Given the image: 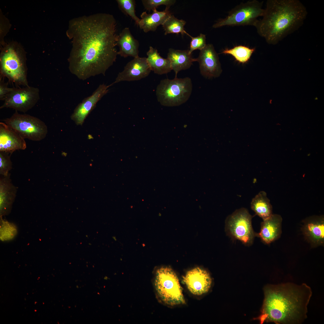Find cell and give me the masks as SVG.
<instances>
[{
	"instance_id": "obj_24",
	"label": "cell",
	"mask_w": 324,
	"mask_h": 324,
	"mask_svg": "<svg viewBox=\"0 0 324 324\" xmlns=\"http://www.w3.org/2000/svg\"><path fill=\"white\" fill-rule=\"evenodd\" d=\"M255 50L254 48H250L245 46L238 45L231 49H226L221 53L230 55L237 61L244 64L249 61Z\"/></svg>"
},
{
	"instance_id": "obj_27",
	"label": "cell",
	"mask_w": 324,
	"mask_h": 324,
	"mask_svg": "<svg viewBox=\"0 0 324 324\" xmlns=\"http://www.w3.org/2000/svg\"><path fill=\"white\" fill-rule=\"evenodd\" d=\"M17 233L16 226L13 224L2 220L0 226V239L6 241L13 239Z\"/></svg>"
},
{
	"instance_id": "obj_1",
	"label": "cell",
	"mask_w": 324,
	"mask_h": 324,
	"mask_svg": "<svg viewBox=\"0 0 324 324\" xmlns=\"http://www.w3.org/2000/svg\"><path fill=\"white\" fill-rule=\"evenodd\" d=\"M117 28L115 19L109 14L96 13L70 20L66 33L72 46L68 59L70 71L83 80L105 75L118 55Z\"/></svg>"
},
{
	"instance_id": "obj_8",
	"label": "cell",
	"mask_w": 324,
	"mask_h": 324,
	"mask_svg": "<svg viewBox=\"0 0 324 324\" xmlns=\"http://www.w3.org/2000/svg\"><path fill=\"white\" fill-rule=\"evenodd\" d=\"M2 121L25 139L34 141L44 139L48 133L45 123L39 118L28 114H21L15 111L10 118Z\"/></svg>"
},
{
	"instance_id": "obj_15",
	"label": "cell",
	"mask_w": 324,
	"mask_h": 324,
	"mask_svg": "<svg viewBox=\"0 0 324 324\" xmlns=\"http://www.w3.org/2000/svg\"><path fill=\"white\" fill-rule=\"evenodd\" d=\"M26 148L24 138L4 122H0V152L11 154L16 150Z\"/></svg>"
},
{
	"instance_id": "obj_28",
	"label": "cell",
	"mask_w": 324,
	"mask_h": 324,
	"mask_svg": "<svg viewBox=\"0 0 324 324\" xmlns=\"http://www.w3.org/2000/svg\"><path fill=\"white\" fill-rule=\"evenodd\" d=\"M175 0H142L141 2L145 8L150 12L156 9L160 5H164L166 6V9L169 10L170 7L173 5L176 2Z\"/></svg>"
},
{
	"instance_id": "obj_11",
	"label": "cell",
	"mask_w": 324,
	"mask_h": 324,
	"mask_svg": "<svg viewBox=\"0 0 324 324\" xmlns=\"http://www.w3.org/2000/svg\"><path fill=\"white\" fill-rule=\"evenodd\" d=\"M183 280L188 290L192 294L198 296L207 293L212 283V279L209 273L199 267L188 271L183 277Z\"/></svg>"
},
{
	"instance_id": "obj_17",
	"label": "cell",
	"mask_w": 324,
	"mask_h": 324,
	"mask_svg": "<svg viewBox=\"0 0 324 324\" xmlns=\"http://www.w3.org/2000/svg\"><path fill=\"white\" fill-rule=\"evenodd\" d=\"M282 218L277 214H272L263 220L258 236L266 244H269L278 238L281 233Z\"/></svg>"
},
{
	"instance_id": "obj_5",
	"label": "cell",
	"mask_w": 324,
	"mask_h": 324,
	"mask_svg": "<svg viewBox=\"0 0 324 324\" xmlns=\"http://www.w3.org/2000/svg\"><path fill=\"white\" fill-rule=\"evenodd\" d=\"M25 54L12 46L7 47L1 52L0 58V77L6 78L16 87L28 86Z\"/></svg>"
},
{
	"instance_id": "obj_26",
	"label": "cell",
	"mask_w": 324,
	"mask_h": 324,
	"mask_svg": "<svg viewBox=\"0 0 324 324\" xmlns=\"http://www.w3.org/2000/svg\"><path fill=\"white\" fill-rule=\"evenodd\" d=\"M119 9L124 14L129 16L138 25L140 19L136 15L135 13V1L134 0H116Z\"/></svg>"
},
{
	"instance_id": "obj_6",
	"label": "cell",
	"mask_w": 324,
	"mask_h": 324,
	"mask_svg": "<svg viewBox=\"0 0 324 324\" xmlns=\"http://www.w3.org/2000/svg\"><path fill=\"white\" fill-rule=\"evenodd\" d=\"M193 86L191 79L175 77L162 80L157 86L156 94L157 100L162 105L178 106L186 102L192 93Z\"/></svg>"
},
{
	"instance_id": "obj_20",
	"label": "cell",
	"mask_w": 324,
	"mask_h": 324,
	"mask_svg": "<svg viewBox=\"0 0 324 324\" xmlns=\"http://www.w3.org/2000/svg\"><path fill=\"white\" fill-rule=\"evenodd\" d=\"M303 231L306 238L314 245H322L324 242V221L320 217L309 219L305 223Z\"/></svg>"
},
{
	"instance_id": "obj_18",
	"label": "cell",
	"mask_w": 324,
	"mask_h": 324,
	"mask_svg": "<svg viewBox=\"0 0 324 324\" xmlns=\"http://www.w3.org/2000/svg\"><path fill=\"white\" fill-rule=\"evenodd\" d=\"M10 175L0 178L1 217L9 213L16 197V188L11 182Z\"/></svg>"
},
{
	"instance_id": "obj_12",
	"label": "cell",
	"mask_w": 324,
	"mask_h": 324,
	"mask_svg": "<svg viewBox=\"0 0 324 324\" xmlns=\"http://www.w3.org/2000/svg\"><path fill=\"white\" fill-rule=\"evenodd\" d=\"M196 61L198 62L201 74L207 78L219 76L222 72L218 54L212 44H207L200 50Z\"/></svg>"
},
{
	"instance_id": "obj_3",
	"label": "cell",
	"mask_w": 324,
	"mask_h": 324,
	"mask_svg": "<svg viewBox=\"0 0 324 324\" xmlns=\"http://www.w3.org/2000/svg\"><path fill=\"white\" fill-rule=\"evenodd\" d=\"M264 9L262 18L254 26L259 35L273 45L298 30L308 14L298 0H268Z\"/></svg>"
},
{
	"instance_id": "obj_2",
	"label": "cell",
	"mask_w": 324,
	"mask_h": 324,
	"mask_svg": "<svg viewBox=\"0 0 324 324\" xmlns=\"http://www.w3.org/2000/svg\"><path fill=\"white\" fill-rule=\"evenodd\" d=\"M260 315V323L297 324L307 318V306L312 295L310 286L286 283L267 286Z\"/></svg>"
},
{
	"instance_id": "obj_25",
	"label": "cell",
	"mask_w": 324,
	"mask_h": 324,
	"mask_svg": "<svg viewBox=\"0 0 324 324\" xmlns=\"http://www.w3.org/2000/svg\"><path fill=\"white\" fill-rule=\"evenodd\" d=\"M186 22L182 20H179L173 15H171L162 25L165 35L173 33L178 34L180 33L182 35L188 34L184 29Z\"/></svg>"
},
{
	"instance_id": "obj_29",
	"label": "cell",
	"mask_w": 324,
	"mask_h": 324,
	"mask_svg": "<svg viewBox=\"0 0 324 324\" xmlns=\"http://www.w3.org/2000/svg\"><path fill=\"white\" fill-rule=\"evenodd\" d=\"M10 154H11L0 152V173L3 176H8L12 168Z\"/></svg>"
},
{
	"instance_id": "obj_4",
	"label": "cell",
	"mask_w": 324,
	"mask_h": 324,
	"mask_svg": "<svg viewBox=\"0 0 324 324\" xmlns=\"http://www.w3.org/2000/svg\"><path fill=\"white\" fill-rule=\"evenodd\" d=\"M154 285L158 300L164 304L173 307L185 303L178 278L171 267L164 266L156 268Z\"/></svg>"
},
{
	"instance_id": "obj_31",
	"label": "cell",
	"mask_w": 324,
	"mask_h": 324,
	"mask_svg": "<svg viewBox=\"0 0 324 324\" xmlns=\"http://www.w3.org/2000/svg\"><path fill=\"white\" fill-rule=\"evenodd\" d=\"M4 78L0 77V100H3L6 95L12 89L8 87V82H5Z\"/></svg>"
},
{
	"instance_id": "obj_19",
	"label": "cell",
	"mask_w": 324,
	"mask_h": 324,
	"mask_svg": "<svg viewBox=\"0 0 324 324\" xmlns=\"http://www.w3.org/2000/svg\"><path fill=\"white\" fill-rule=\"evenodd\" d=\"M152 11L151 14L144 11L140 15L141 19L138 26L145 33L155 31L158 26L162 25L172 15L169 10L166 9L160 11L155 9Z\"/></svg>"
},
{
	"instance_id": "obj_23",
	"label": "cell",
	"mask_w": 324,
	"mask_h": 324,
	"mask_svg": "<svg viewBox=\"0 0 324 324\" xmlns=\"http://www.w3.org/2000/svg\"><path fill=\"white\" fill-rule=\"evenodd\" d=\"M251 207L255 213L263 220L272 214V207L270 200L265 191L260 192L254 198L251 202Z\"/></svg>"
},
{
	"instance_id": "obj_9",
	"label": "cell",
	"mask_w": 324,
	"mask_h": 324,
	"mask_svg": "<svg viewBox=\"0 0 324 324\" xmlns=\"http://www.w3.org/2000/svg\"><path fill=\"white\" fill-rule=\"evenodd\" d=\"M39 99V90L37 88L29 86L13 87L4 97L0 108H10L25 113L33 107Z\"/></svg>"
},
{
	"instance_id": "obj_13",
	"label": "cell",
	"mask_w": 324,
	"mask_h": 324,
	"mask_svg": "<svg viewBox=\"0 0 324 324\" xmlns=\"http://www.w3.org/2000/svg\"><path fill=\"white\" fill-rule=\"evenodd\" d=\"M151 71L146 58L139 56L134 58L127 64L112 84L123 81L140 80L147 76Z\"/></svg>"
},
{
	"instance_id": "obj_7",
	"label": "cell",
	"mask_w": 324,
	"mask_h": 324,
	"mask_svg": "<svg viewBox=\"0 0 324 324\" xmlns=\"http://www.w3.org/2000/svg\"><path fill=\"white\" fill-rule=\"evenodd\" d=\"M263 2L253 0L241 3L230 10L226 17L219 19L212 27L217 28L225 26H254L258 17L263 15Z\"/></svg>"
},
{
	"instance_id": "obj_10",
	"label": "cell",
	"mask_w": 324,
	"mask_h": 324,
	"mask_svg": "<svg viewBox=\"0 0 324 324\" xmlns=\"http://www.w3.org/2000/svg\"><path fill=\"white\" fill-rule=\"evenodd\" d=\"M251 219L247 210L242 208L236 210L226 220V228L229 233L246 245L251 244L255 236Z\"/></svg>"
},
{
	"instance_id": "obj_22",
	"label": "cell",
	"mask_w": 324,
	"mask_h": 324,
	"mask_svg": "<svg viewBox=\"0 0 324 324\" xmlns=\"http://www.w3.org/2000/svg\"><path fill=\"white\" fill-rule=\"evenodd\" d=\"M146 54L147 61L150 68L155 74L162 75L167 74L172 70L169 59L162 57L157 49L150 46Z\"/></svg>"
},
{
	"instance_id": "obj_21",
	"label": "cell",
	"mask_w": 324,
	"mask_h": 324,
	"mask_svg": "<svg viewBox=\"0 0 324 324\" xmlns=\"http://www.w3.org/2000/svg\"><path fill=\"white\" fill-rule=\"evenodd\" d=\"M167 58L170 61L172 70L175 73V77L179 71L188 69L193 62L196 61V58L192 57L188 50H180L170 48Z\"/></svg>"
},
{
	"instance_id": "obj_16",
	"label": "cell",
	"mask_w": 324,
	"mask_h": 324,
	"mask_svg": "<svg viewBox=\"0 0 324 324\" xmlns=\"http://www.w3.org/2000/svg\"><path fill=\"white\" fill-rule=\"evenodd\" d=\"M116 45L119 47L118 55L124 58L138 57L139 42L131 33L129 28H124L118 34Z\"/></svg>"
},
{
	"instance_id": "obj_14",
	"label": "cell",
	"mask_w": 324,
	"mask_h": 324,
	"mask_svg": "<svg viewBox=\"0 0 324 324\" xmlns=\"http://www.w3.org/2000/svg\"><path fill=\"white\" fill-rule=\"evenodd\" d=\"M112 84L106 85H100L90 96L85 98L74 110L71 116V119L77 125H82L90 112L95 107L98 102L109 91V88Z\"/></svg>"
},
{
	"instance_id": "obj_30",
	"label": "cell",
	"mask_w": 324,
	"mask_h": 324,
	"mask_svg": "<svg viewBox=\"0 0 324 324\" xmlns=\"http://www.w3.org/2000/svg\"><path fill=\"white\" fill-rule=\"evenodd\" d=\"M191 38L190 42L189 49L188 50L190 54L196 50H200L203 49L206 46V36L205 34L202 33L197 37H193L189 35Z\"/></svg>"
}]
</instances>
